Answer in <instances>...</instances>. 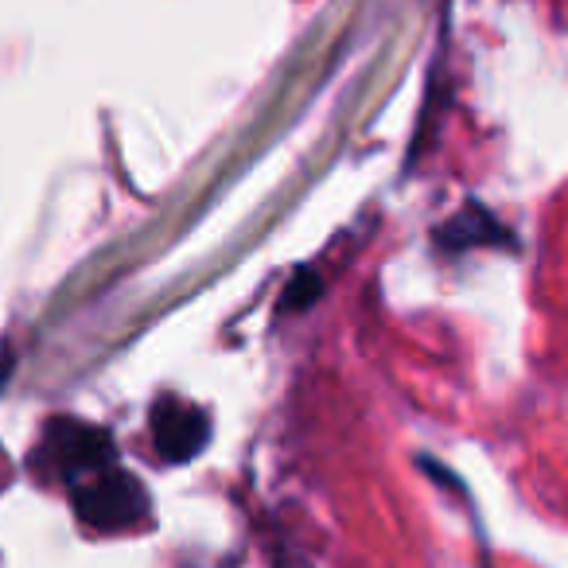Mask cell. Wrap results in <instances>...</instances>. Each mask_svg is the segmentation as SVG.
Instances as JSON below:
<instances>
[{
  "label": "cell",
  "instance_id": "cell-1",
  "mask_svg": "<svg viewBox=\"0 0 568 568\" xmlns=\"http://www.w3.org/2000/svg\"><path fill=\"white\" fill-rule=\"evenodd\" d=\"M71 503L87 526L113 534V529H129L149 514V490L136 475L121 471L118 464L79 479L71 487Z\"/></svg>",
  "mask_w": 568,
  "mask_h": 568
},
{
  "label": "cell",
  "instance_id": "cell-5",
  "mask_svg": "<svg viewBox=\"0 0 568 568\" xmlns=\"http://www.w3.org/2000/svg\"><path fill=\"white\" fill-rule=\"evenodd\" d=\"M320 293H324V281H320V273H312L308 265H301L293 276H288V288H284V296H281V312L312 308Z\"/></svg>",
  "mask_w": 568,
  "mask_h": 568
},
{
  "label": "cell",
  "instance_id": "cell-4",
  "mask_svg": "<svg viewBox=\"0 0 568 568\" xmlns=\"http://www.w3.org/2000/svg\"><path fill=\"white\" fill-rule=\"evenodd\" d=\"M436 242H440L444 250L459 253V250H467V245H483V242L503 245V242H510V234H506L483 206H467L459 219H452L444 230H436Z\"/></svg>",
  "mask_w": 568,
  "mask_h": 568
},
{
  "label": "cell",
  "instance_id": "cell-3",
  "mask_svg": "<svg viewBox=\"0 0 568 568\" xmlns=\"http://www.w3.org/2000/svg\"><path fill=\"white\" fill-rule=\"evenodd\" d=\"M152 440L156 452L172 464H187L211 440V417L195 405H183L175 397H164L152 409Z\"/></svg>",
  "mask_w": 568,
  "mask_h": 568
},
{
  "label": "cell",
  "instance_id": "cell-2",
  "mask_svg": "<svg viewBox=\"0 0 568 568\" xmlns=\"http://www.w3.org/2000/svg\"><path fill=\"white\" fill-rule=\"evenodd\" d=\"M43 459L48 467H55L59 475H67L71 483L87 479L94 471L118 464V448H113V436L98 425L74 417H55L43 433Z\"/></svg>",
  "mask_w": 568,
  "mask_h": 568
}]
</instances>
